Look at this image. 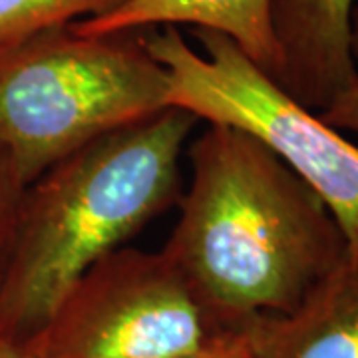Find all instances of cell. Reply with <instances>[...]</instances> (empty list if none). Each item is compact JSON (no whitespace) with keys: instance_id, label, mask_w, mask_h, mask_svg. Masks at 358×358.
I'll return each instance as SVG.
<instances>
[{"instance_id":"7a4b0ae2","label":"cell","mask_w":358,"mask_h":358,"mask_svg":"<svg viewBox=\"0 0 358 358\" xmlns=\"http://www.w3.org/2000/svg\"><path fill=\"white\" fill-rule=\"evenodd\" d=\"M197 122L171 106L26 185L0 273V334L30 343L94 263L179 203L181 154Z\"/></svg>"},{"instance_id":"ba28073f","label":"cell","mask_w":358,"mask_h":358,"mask_svg":"<svg viewBox=\"0 0 358 358\" xmlns=\"http://www.w3.org/2000/svg\"><path fill=\"white\" fill-rule=\"evenodd\" d=\"M189 24L233 40L271 80L281 56L271 26V0H126L102 16L72 22L80 34H110L155 26Z\"/></svg>"},{"instance_id":"30bf717a","label":"cell","mask_w":358,"mask_h":358,"mask_svg":"<svg viewBox=\"0 0 358 358\" xmlns=\"http://www.w3.org/2000/svg\"><path fill=\"white\" fill-rule=\"evenodd\" d=\"M26 192V181L10 152L0 143V273L13 241L16 219Z\"/></svg>"},{"instance_id":"9c48e42d","label":"cell","mask_w":358,"mask_h":358,"mask_svg":"<svg viewBox=\"0 0 358 358\" xmlns=\"http://www.w3.org/2000/svg\"><path fill=\"white\" fill-rule=\"evenodd\" d=\"M126 0H0V40H10L78 18L102 16Z\"/></svg>"},{"instance_id":"277c9868","label":"cell","mask_w":358,"mask_h":358,"mask_svg":"<svg viewBox=\"0 0 358 358\" xmlns=\"http://www.w3.org/2000/svg\"><path fill=\"white\" fill-rule=\"evenodd\" d=\"M205 56L176 26L145 28V46L169 74V106L207 124L243 129L267 145L322 199L358 249V145L293 100L227 36L193 28Z\"/></svg>"},{"instance_id":"5b68a950","label":"cell","mask_w":358,"mask_h":358,"mask_svg":"<svg viewBox=\"0 0 358 358\" xmlns=\"http://www.w3.org/2000/svg\"><path fill=\"white\" fill-rule=\"evenodd\" d=\"M229 331L164 249L120 247L70 287L28 345L40 358H183Z\"/></svg>"},{"instance_id":"52a82bcc","label":"cell","mask_w":358,"mask_h":358,"mask_svg":"<svg viewBox=\"0 0 358 358\" xmlns=\"http://www.w3.org/2000/svg\"><path fill=\"white\" fill-rule=\"evenodd\" d=\"M257 358H358V249L289 315L245 322Z\"/></svg>"},{"instance_id":"4fadbf2b","label":"cell","mask_w":358,"mask_h":358,"mask_svg":"<svg viewBox=\"0 0 358 358\" xmlns=\"http://www.w3.org/2000/svg\"><path fill=\"white\" fill-rule=\"evenodd\" d=\"M0 358H40L38 352L28 345L0 334Z\"/></svg>"},{"instance_id":"8992f818","label":"cell","mask_w":358,"mask_h":358,"mask_svg":"<svg viewBox=\"0 0 358 358\" xmlns=\"http://www.w3.org/2000/svg\"><path fill=\"white\" fill-rule=\"evenodd\" d=\"M357 0H271L281 64L273 82L310 112H322L355 82L350 14Z\"/></svg>"},{"instance_id":"3957f363","label":"cell","mask_w":358,"mask_h":358,"mask_svg":"<svg viewBox=\"0 0 358 358\" xmlns=\"http://www.w3.org/2000/svg\"><path fill=\"white\" fill-rule=\"evenodd\" d=\"M167 108L169 74L148 50L145 30L80 34L66 22L0 40V143L26 185Z\"/></svg>"},{"instance_id":"8fae6325","label":"cell","mask_w":358,"mask_h":358,"mask_svg":"<svg viewBox=\"0 0 358 358\" xmlns=\"http://www.w3.org/2000/svg\"><path fill=\"white\" fill-rule=\"evenodd\" d=\"M350 54L355 64L358 62V2L350 14ZM320 120L334 129H346L358 134V78L343 92L334 96L331 103L319 112Z\"/></svg>"},{"instance_id":"7c38bea8","label":"cell","mask_w":358,"mask_h":358,"mask_svg":"<svg viewBox=\"0 0 358 358\" xmlns=\"http://www.w3.org/2000/svg\"><path fill=\"white\" fill-rule=\"evenodd\" d=\"M183 358H257L255 346H253V338L243 324L241 329H233L223 336H219L215 343L205 346L203 350L193 352L189 357Z\"/></svg>"},{"instance_id":"6da1fadb","label":"cell","mask_w":358,"mask_h":358,"mask_svg":"<svg viewBox=\"0 0 358 358\" xmlns=\"http://www.w3.org/2000/svg\"><path fill=\"white\" fill-rule=\"evenodd\" d=\"M164 247L223 324L289 315L348 253L317 193L243 129L209 124Z\"/></svg>"}]
</instances>
